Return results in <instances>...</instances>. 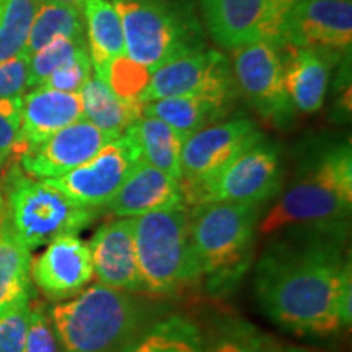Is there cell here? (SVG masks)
<instances>
[{
	"label": "cell",
	"instance_id": "obj_8",
	"mask_svg": "<svg viewBox=\"0 0 352 352\" xmlns=\"http://www.w3.org/2000/svg\"><path fill=\"white\" fill-rule=\"evenodd\" d=\"M283 168L279 148L261 139L206 182L182 188L184 204L195 208L209 202L264 204L280 191Z\"/></svg>",
	"mask_w": 352,
	"mask_h": 352
},
{
	"label": "cell",
	"instance_id": "obj_31",
	"mask_svg": "<svg viewBox=\"0 0 352 352\" xmlns=\"http://www.w3.org/2000/svg\"><path fill=\"white\" fill-rule=\"evenodd\" d=\"M152 70L145 65L135 63L131 57L122 56L111 60L108 67L107 85L120 98L138 100L151 80Z\"/></svg>",
	"mask_w": 352,
	"mask_h": 352
},
{
	"label": "cell",
	"instance_id": "obj_4",
	"mask_svg": "<svg viewBox=\"0 0 352 352\" xmlns=\"http://www.w3.org/2000/svg\"><path fill=\"white\" fill-rule=\"evenodd\" d=\"M261 206L209 202L189 209V236L199 266L212 289H227L252 261Z\"/></svg>",
	"mask_w": 352,
	"mask_h": 352
},
{
	"label": "cell",
	"instance_id": "obj_3",
	"mask_svg": "<svg viewBox=\"0 0 352 352\" xmlns=\"http://www.w3.org/2000/svg\"><path fill=\"white\" fill-rule=\"evenodd\" d=\"M50 316L63 352H118L142 331L145 311L134 294L96 283Z\"/></svg>",
	"mask_w": 352,
	"mask_h": 352
},
{
	"label": "cell",
	"instance_id": "obj_28",
	"mask_svg": "<svg viewBox=\"0 0 352 352\" xmlns=\"http://www.w3.org/2000/svg\"><path fill=\"white\" fill-rule=\"evenodd\" d=\"M202 352H324L289 344L243 321H233L202 340Z\"/></svg>",
	"mask_w": 352,
	"mask_h": 352
},
{
	"label": "cell",
	"instance_id": "obj_25",
	"mask_svg": "<svg viewBox=\"0 0 352 352\" xmlns=\"http://www.w3.org/2000/svg\"><path fill=\"white\" fill-rule=\"evenodd\" d=\"M230 103L204 96H176L162 98L142 104L144 116L164 121L178 132L189 138L195 132L215 124L228 111Z\"/></svg>",
	"mask_w": 352,
	"mask_h": 352
},
{
	"label": "cell",
	"instance_id": "obj_13",
	"mask_svg": "<svg viewBox=\"0 0 352 352\" xmlns=\"http://www.w3.org/2000/svg\"><path fill=\"white\" fill-rule=\"evenodd\" d=\"M233 77L266 120L283 121L294 111L284 85L279 43L259 41L233 50Z\"/></svg>",
	"mask_w": 352,
	"mask_h": 352
},
{
	"label": "cell",
	"instance_id": "obj_2",
	"mask_svg": "<svg viewBox=\"0 0 352 352\" xmlns=\"http://www.w3.org/2000/svg\"><path fill=\"white\" fill-rule=\"evenodd\" d=\"M352 209L351 144H341L302 170L276 204L259 220L261 235L296 227L346 226Z\"/></svg>",
	"mask_w": 352,
	"mask_h": 352
},
{
	"label": "cell",
	"instance_id": "obj_21",
	"mask_svg": "<svg viewBox=\"0 0 352 352\" xmlns=\"http://www.w3.org/2000/svg\"><path fill=\"white\" fill-rule=\"evenodd\" d=\"M82 13L87 23L91 67L95 69V76L107 83L111 60L127 56L121 19L109 0H83Z\"/></svg>",
	"mask_w": 352,
	"mask_h": 352
},
{
	"label": "cell",
	"instance_id": "obj_16",
	"mask_svg": "<svg viewBox=\"0 0 352 352\" xmlns=\"http://www.w3.org/2000/svg\"><path fill=\"white\" fill-rule=\"evenodd\" d=\"M94 279V264L87 241L78 235L57 236L32 261V280L51 300L76 297Z\"/></svg>",
	"mask_w": 352,
	"mask_h": 352
},
{
	"label": "cell",
	"instance_id": "obj_18",
	"mask_svg": "<svg viewBox=\"0 0 352 352\" xmlns=\"http://www.w3.org/2000/svg\"><path fill=\"white\" fill-rule=\"evenodd\" d=\"M179 204L184 199L178 179L140 160L104 210L114 217L134 219Z\"/></svg>",
	"mask_w": 352,
	"mask_h": 352
},
{
	"label": "cell",
	"instance_id": "obj_40",
	"mask_svg": "<svg viewBox=\"0 0 352 352\" xmlns=\"http://www.w3.org/2000/svg\"><path fill=\"white\" fill-rule=\"evenodd\" d=\"M2 2H3V0H0V10H2Z\"/></svg>",
	"mask_w": 352,
	"mask_h": 352
},
{
	"label": "cell",
	"instance_id": "obj_27",
	"mask_svg": "<svg viewBox=\"0 0 352 352\" xmlns=\"http://www.w3.org/2000/svg\"><path fill=\"white\" fill-rule=\"evenodd\" d=\"M118 352H202V336L183 316H170L140 331Z\"/></svg>",
	"mask_w": 352,
	"mask_h": 352
},
{
	"label": "cell",
	"instance_id": "obj_23",
	"mask_svg": "<svg viewBox=\"0 0 352 352\" xmlns=\"http://www.w3.org/2000/svg\"><path fill=\"white\" fill-rule=\"evenodd\" d=\"M82 100L83 120L90 121L113 138L124 134L127 127L142 116V103L120 98L103 80L91 76L78 91Z\"/></svg>",
	"mask_w": 352,
	"mask_h": 352
},
{
	"label": "cell",
	"instance_id": "obj_22",
	"mask_svg": "<svg viewBox=\"0 0 352 352\" xmlns=\"http://www.w3.org/2000/svg\"><path fill=\"white\" fill-rule=\"evenodd\" d=\"M124 134L134 142L140 160L155 166L171 178H182V153L186 135L164 121L152 116H140L127 127Z\"/></svg>",
	"mask_w": 352,
	"mask_h": 352
},
{
	"label": "cell",
	"instance_id": "obj_7",
	"mask_svg": "<svg viewBox=\"0 0 352 352\" xmlns=\"http://www.w3.org/2000/svg\"><path fill=\"white\" fill-rule=\"evenodd\" d=\"M126 54L148 70L204 50V33L189 0H113Z\"/></svg>",
	"mask_w": 352,
	"mask_h": 352
},
{
	"label": "cell",
	"instance_id": "obj_9",
	"mask_svg": "<svg viewBox=\"0 0 352 352\" xmlns=\"http://www.w3.org/2000/svg\"><path fill=\"white\" fill-rule=\"evenodd\" d=\"M298 0H199L202 21L227 50L259 41L279 43L287 15Z\"/></svg>",
	"mask_w": 352,
	"mask_h": 352
},
{
	"label": "cell",
	"instance_id": "obj_5",
	"mask_svg": "<svg viewBox=\"0 0 352 352\" xmlns=\"http://www.w3.org/2000/svg\"><path fill=\"white\" fill-rule=\"evenodd\" d=\"M6 220L30 252L57 236L78 235L103 210L77 204L44 179L32 178L10 162L0 184Z\"/></svg>",
	"mask_w": 352,
	"mask_h": 352
},
{
	"label": "cell",
	"instance_id": "obj_33",
	"mask_svg": "<svg viewBox=\"0 0 352 352\" xmlns=\"http://www.w3.org/2000/svg\"><path fill=\"white\" fill-rule=\"evenodd\" d=\"M21 98L23 96L0 98V170L6 168V165L15 158L19 147Z\"/></svg>",
	"mask_w": 352,
	"mask_h": 352
},
{
	"label": "cell",
	"instance_id": "obj_19",
	"mask_svg": "<svg viewBox=\"0 0 352 352\" xmlns=\"http://www.w3.org/2000/svg\"><path fill=\"white\" fill-rule=\"evenodd\" d=\"M78 120H83L80 94L32 88L21 98L20 140L15 158Z\"/></svg>",
	"mask_w": 352,
	"mask_h": 352
},
{
	"label": "cell",
	"instance_id": "obj_29",
	"mask_svg": "<svg viewBox=\"0 0 352 352\" xmlns=\"http://www.w3.org/2000/svg\"><path fill=\"white\" fill-rule=\"evenodd\" d=\"M39 0H3L0 10V63L25 51Z\"/></svg>",
	"mask_w": 352,
	"mask_h": 352
},
{
	"label": "cell",
	"instance_id": "obj_11",
	"mask_svg": "<svg viewBox=\"0 0 352 352\" xmlns=\"http://www.w3.org/2000/svg\"><path fill=\"white\" fill-rule=\"evenodd\" d=\"M139 162L134 142L129 135L122 134L76 170L44 182L63 191L77 204L104 210Z\"/></svg>",
	"mask_w": 352,
	"mask_h": 352
},
{
	"label": "cell",
	"instance_id": "obj_39",
	"mask_svg": "<svg viewBox=\"0 0 352 352\" xmlns=\"http://www.w3.org/2000/svg\"><path fill=\"white\" fill-rule=\"evenodd\" d=\"M3 219H6V204H3L2 192H0V222H3Z\"/></svg>",
	"mask_w": 352,
	"mask_h": 352
},
{
	"label": "cell",
	"instance_id": "obj_20",
	"mask_svg": "<svg viewBox=\"0 0 352 352\" xmlns=\"http://www.w3.org/2000/svg\"><path fill=\"white\" fill-rule=\"evenodd\" d=\"M279 44L287 51L283 63L284 85L290 103L302 113L318 111L327 96L334 54Z\"/></svg>",
	"mask_w": 352,
	"mask_h": 352
},
{
	"label": "cell",
	"instance_id": "obj_1",
	"mask_svg": "<svg viewBox=\"0 0 352 352\" xmlns=\"http://www.w3.org/2000/svg\"><path fill=\"white\" fill-rule=\"evenodd\" d=\"M346 236V226L296 227L264 248L254 266V294L277 327L311 338L341 331L338 287L349 261Z\"/></svg>",
	"mask_w": 352,
	"mask_h": 352
},
{
	"label": "cell",
	"instance_id": "obj_38",
	"mask_svg": "<svg viewBox=\"0 0 352 352\" xmlns=\"http://www.w3.org/2000/svg\"><path fill=\"white\" fill-rule=\"evenodd\" d=\"M43 2H47V3H60V6L76 7V8H80V10H82V6H83V0H43Z\"/></svg>",
	"mask_w": 352,
	"mask_h": 352
},
{
	"label": "cell",
	"instance_id": "obj_26",
	"mask_svg": "<svg viewBox=\"0 0 352 352\" xmlns=\"http://www.w3.org/2000/svg\"><path fill=\"white\" fill-rule=\"evenodd\" d=\"M56 38L87 39L85 19L80 8L60 3H39L23 52L32 57Z\"/></svg>",
	"mask_w": 352,
	"mask_h": 352
},
{
	"label": "cell",
	"instance_id": "obj_15",
	"mask_svg": "<svg viewBox=\"0 0 352 352\" xmlns=\"http://www.w3.org/2000/svg\"><path fill=\"white\" fill-rule=\"evenodd\" d=\"M113 139L90 121L78 120L25 151L19 165L32 178H57L94 158Z\"/></svg>",
	"mask_w": 352,
	"mask_h": 352
},
{
	"label": "cell",
	"instance_id": "obj_34",
	"mask_svg": "<svg viewBox=\"0 0 352 352\" xmlns=\"http://www.w3.org/2000/svg\"><path fill=\"white\" fill-rule=\"evenodd\" d=\"M23 352H60V344L56 329L52 327L51 316L41 303H33L30 307Z\"/></svg>",
	"mask_w": 352,
	"mask_h": 352
},
{
	"label": "cell",
	"instance_id": "obj_30",
	"mask_svg": "<svg viewBox=\"0 0 352 352\" xmlns=\"http://www.w3.org/2000/svg\"><path fill=\"white\" fill-rule=\"evenodd\" d=\"M88 47L87 39L56 38L54 41L30 57V90L43 85V82L60 65L74 59L78 52Z\"/></svg>",
	"mask_w": 352,
	"mask_h": 352
},
{
	"label": "cell",
	"instance_id": "obj_35",
	"mask_svg": "<svg viewBox=\"0 0 352 352\" xmlns=\"http://www.w3.org/2000/svg\"><path fill=\"white\" fill-rule=\"evenodd\" d=\"M32 302L0 314V352H23Z\"/></svg>",
	"mask_w": 352,
	"mask_h": 352
},
{
	"label": "cell",
	"instance_id": "obj_12",
	"mask_svg": "<svg viewBox=\"0 0 352 352\" xmlns=\"http://www.w3.org/2000/svg\"><path fill=\"white\" fill-rule=\"evenodd\" d=\"M264 139L250 120H230L210 124L186 139L182 153L179 186L206 182Z\"/></svg>",
	"mask_w": 352,
	"mask_h": 352
},
{
	"label": "cell",
	"instance_id": "obj_37",
	"mask_svg": "<svg viewBox=\"0 0 352 352\" xmlns=\"http://www.w3.org/2000/svg\"><path fill=\"white\" fill-rule=\"evenodd\" d=\"M338 315H340L341 328L351 327L352 321V263H346L341 272L340 287H338Z\"/></svg>",
	"mask_w": 352,
	"mask_h": 352
},
{
	"label": "cell",
	"instance_id": "obj_17",
	"mask_svg": "<svg viewBox=\"0 0 352 352\" xmlns=\"http://www.w3.org/2000/svg\"><path fill=\"white\" fill-rule=\"evenodd\" d=\"M94 264V277L100 284L129 294H144L132 219L114 217L101 223L87 241Z\"/></svg>",
	"mask_w": 352,
	"mask_h": 352
},
{
	"label": "cell",
	"instance_id": "obj_10",
	"mask_svg": "<svg viewBox=\"0 0 352 352\" xmlns=\"http://www.w3.org/2000/svg\"><path fill=\"white\" fill-rule=\"evenodd\" d=\"M236 82L232 65L222 52L199 50L170 60L152 72L140 103L176 96H204L232 103Z\"/></svg>",
	"mask_w": 352,
	"mask_h": 352
},
{
	"label": "cell",
	"instance_id": "obj_32",
	"mask_svg": "<svg viewBox=\"0 0 352 352\" xmlns=\"http://www.w3.org/2000/svg\"><path fill=\"white\" fill-rule=\"evenodd\" d=\"M91 59L88 47L82 50L78 54L57 67L46 80L43 82V88L56 91H64V94H78L82 87L91 77Z\"/></svg>",
	"mask_w": 352,
	"mask_h": 352
},
{
	"label": "cell",
	"instance_id": "obj_36",
	"mask_svg": "<svg viewBox=\"0 0 352 352\" xmlns=\"http://www.w3.org/2000/svg\"><path fill=\"white\" fill-rule=\"evenodd\" d=\"M30 56L21 54L0 63V98L23 96L30 90Z\"/></svg>",
	"mask_w": 352,
	"mask_h": 352
},
{
	"label": "cell",
	"instance_id": "obj_24",
	"mask_svg": "<svg viewBox=\"0 0 352 352\" xmlns=\"http://www.w3.org/2000/svg\"><path fill=\"white\" fill-rule=\"evenodd\" d=\"M32 252L0 222V314L28 303L32 297Z\"/></svg>",
	"mask_w": 352,
	"mask_h": 352
},
{
	"label": "cell",
	"instance_id": "obj_6",
	"mask_svg": "<svg viewBox=\"0 0 352 352\" xmlns=\"http://www.w3.org/2000/svg\"><path fill=\"white\" fill-rule=\"evenodd\" d=\"M132 232L144 294L175 296L199 283L186 204L134 217Z\"/></svg>",
	"mask_w": 352,
	"mask_h": 352
},
{
	"label": "cell",
	"instance_id": "obj_14",
	"mask_svg": "<svg viewBox=\"0 0 352 352\" xmlns=\"http://www.w3.org/2000/svg\"><path fill=\"white\" fill-rule=\"evenodd\" d=\"M279 43L331 54L349 51L352 0H298L290 8Z\"/></svg>",
	"mask_w": 352,
	"mask_h": 352
}]
</instances>
